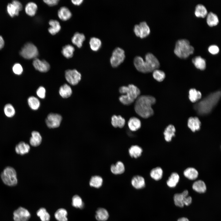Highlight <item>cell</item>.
Wrapping results in <instances>:
<instances>
[{"label": "cell", "mask_w": 221, "mask_h": 221, "mask_svg": "<svg viewBox=\"0 0 221 221\" xmlns=\"http://www.w3.org/2000/svg\"><path fill=\"white\" fill-rule=\"evenodd\" d=\"M221 92L218 91L211 93L195 104L194 108L199 114L204 115L210 113L219 102Z\"/></svg>", "instance_id": "6da1fadb"}, {"label": "cell", "mask_w": 221, "mask_h": 221, "mask_svg": "<svg viewBox=\"0 0 221 221\" xmlns=\"http://www.w3.org/2000/svg\"><path fill=\"white\" fill-rule=\"evenodd\" d=\"M145 60L140 56H136L134 64L136 69L139 72L147 73L153 72L160 66V63L157 57L152 53L148 52L145 56Z\"/></svg>", "instance_id": "7a4b0ae2"}, {"label": "cell", "mask_w": 221, "mask_h": 221, "mask_svg": "<svg viewBox=\"0 0 221 221\" xmlns=\"http://www.w3.org/2000/svg\"><path fill=\"white\" fill-rule=\"evenodd\" d=\"M155 98L151 96H139L136 99L134 105L136 112L143 118H148L154 114L152 106L155 103Z\"/></svg>", "instance_id": "3957f363"}, {"label": "cell", "mask_w": 221, "mask_h": 221, "mask_svg": "<svg viewBox=\"0 0 221 221\" xmlns=\"http://www.w3.org/2000/svg\"><path fill=\"white\" fill-rule=\"evenodd\" d=\"M119 92L123 95L119 98L120 101L124 105L131 104L139 96L140 91L136 86L130 84L128 86H123L119 89Z\"/></svg>", "instance_id": "277c9868"}, {"label": "cell", "mask_w": 221, "mask_h": 221, "mask_svg": "<svg viewBox=\"0 0 221 221\" xmlns=\"http://www.w3.org/2000/svg\"><path fill=\"white\" fill-rule=\"evenodd\" d=\"M194 48L186 39H180L176 42L174 52L179 57L186 58L193 53Z\"/></svg>", "instance_id": "5b68a950"}, {"label": "cell", "mask_w": 221, "mask_h": 221, "mask_svg": "<svg viewBox=\"0 0 221 221\" xmlns=\"http://www.w3.org/2000/svg\"><path fill=\"white\" fill-rule=\"evenodd\" d=\"M1 177L3 182L7 186H14L17 184L16 171L11 167H6L1 173Z\"/></svg>", "instance_id": "8992f818"}, {"label": "cell", "mask_w": 221, "mask_h": 221, "mask_svg": "<svg viewBox=\"0 0 221 221\" xmlns=\"http://www.w3.org/2000/svg\"><path fill=\"white\" fill-rule=\"evenodd\" d=\"M20 53L22 57L27 59H35L38 55L37 47L30 43L25 44L21 48Z\"/></svg>", "instance_id": "52a82bcc"}, {"label": "cell", "mask_w": 221, "mask_h": 221, "mask_svg": "<svg viewBox=\"0 0 221 221\" xmlns=\"http://www.w3.org/2000/svg\"><path fill=\"white\" fill-rule=\"evenodd\" d=\"M125 58V51L121 48L117 47L113 50L110 59L112 66L116 67L122 63Z\"/></svg>", "instance_id": "ba28073f"}, {"label": "cell", "mask_w": 221, "mask_h": 221, "mask_svg": "<svg viewBox=\"0 0 221 221\" xmlns=\"http://www.w3.org/2000/svg\"><path fill=\"white\" fill-rule=\"evenodd\" d=\"M188 192L185 190L182 193H177L174 195V201L175 205L178 207H183L184 205L188 206L192 202V198L188 196Z\"/></svg>", "instance_id": "9c48e42d"}, {"label": "cell", "mask_w": 221, "mask_h": 221, "mask_svg": "<svg viewBox=\"0 0 221 221\" xmlns=\"http://www.w3.org/2000/svg\"><path fill=\"white\" fill-rule=\"evenodd\" d=\"M133 30L135 34L141 38L146 37L150 33L149 27L145 21L135 25Z\"/></svg>", "instance_id": "30bf717a"}, {"label": "cell", "mask_w": 221, "mask_h": 221, "mask_svg": "<svg viewBox=\"0 0 221 221\" xmlns=\"http://www.w3.org/2000/svg\"><path fill=\"white\" fill-rule=\"evenodd\" d=\"M65 77L67 82L74 85L77 84L81 79L80 73L76 69L68 70L65 72Z\"/></svg>", "instance_id": "8fae6325"}, {"label": "cell", "mask_w": 221, "mask_h": 221, "mask_svg": "<svg viewBox=\"0 0 221 221\" xmlns=\"http://www.w3.org/2000/svg\"><path fill=\"white\" fill-rule=\"evenodd\" d=\"M14 221H28L31 217L29 211L26 209L20 207L13 213Z\"/></svg>", "instance_id": "7c38bea8"}, {"label": "cell", "mask_w": 221, "mask_h": 221, "mask_svg": "<svg viewBox=\"0 0 221 221\" xmlns=\"http://www.w3.org/2000/svg\"><path fill=\"white\" fill-rule=\"evenodd\" d=\"M61 116L57 114L51 113L47 116L45 122L47 126L50 128L58 127L62 120Z\"/></svg>", "instance_id": "4fadbf2b"}, {"label": "cell", "mask_w": 221, "mask_h": 221, "mask_svg": "<svg viewBox=\"0 0 221 221\" xmlns=\"http://www.w3.org/2000/svg\"><path fill=\"white\" fill-rule=\"evenodd\" d=\"M33 64L36 70L41 72H47L50 68L49 64L47 61L37 58L34 59L33 60Z\"/></svg>", "instance_id": "5bb4252c"}, {"label": "cell", "mask_w": 221, "mask_h": 221, "mask_svg": "<svg viewBox=\"0 0 221 221\" xmlns=\"http://www.w3.org/2000/svg\"><path fill=\"white\" fill-rule=\"evenodd\" d=\"M131 184L134 188L138 189L143 188L145 184L144 178L139 175L134 176L132 179Z\"/></svg>", "instance_id": "9a60e30c"}, {"label": "cell", "mask_w": 221, "mask_h": 221, "mask_svg": "<svg viewBox=\"0 0 221 221\" xmlns=\"http://www.w3.org/2000/svg\"><path fill=\"white\" fill-rule=\"evenodd\" d=\"M201 126V122L197 117H191L188 120V126L193 132L199 130Z\"/></svg>", "instance_id": "2e32d148"}, {"label": "cell", "mask_w": 221, "mask_h": 221, "mask_svg": "<svg viewBox=\"0 0 221 221\" xmlns=\"http://www.w3.org/2000/svg\"><path fill=\"white\" fill-rule=\"evenodd\" d=\"M30 147L29 144L23 142H21L15 147L16 153L21 155H23L29 153Z\"/></svg>", "instance_id": "e0dca14e"}, {"label": "cell", "mask_w": 221, "mask_h": 221, "mask_svg": "<svg viewBox=\"0 0 221 221\" xmlns=\"http://www.w3.org/2000/svg\"><path fill=\"white\" fill-rule=\"evenodd\" d=\"M128 125L130 130L135 131L140 128L141 123L140 120L138 118L135 117H132L129 120Z\"/></svg>", "instance_id": "ac0fdd59"}, {"label": "cell", "mask_w": 221, "mask_h": 221, "mask_svg": "<svg viewBox=\"0 0 221 221\" xmlns=\"http://www.w3.org/2000/svg\"><path fill=\"white\" fill-rule=\"evenodd\" d=\"M109 217L108 211L103 208H99L96 211L95 217L98 221H106Z\"/></svg>", "instance_id": "d6986e66"}, {"label": "cell", "mask_w": 221, "mask_h": 221, "mask_svg": "<svg viewBox=\"0 0 221 221\" xmlns=\"http://www.w3.org/2000/svg\"><path fill=\"white\" fill-rule=\"evenodd\" d=\"M58 15L59 17L62 20L65 21L69 19L72 16V13L69 10L67 7H61L58 10Z\"/></svg>", "instance_id": "ffe728a7"}, {"label": "cell", "mask_w": 221, "mask_h": 221, "mask_svg": "<svg viewBox=\"0 0 221 221\" xmlns=\"http://www.w3.org/2000/svg\"><path fill=\"white\" fill-rule=\"evenodd\" d=\"M111 172L115 175L121 174L124 173L125 168L123 163L121 161L117 162L115 164H112L110 166Z\"/></svg>", "instance_id": "44dd1931"}, {"label": "cell", "mask_w": 221, "mask_h": 221, "mask_svg": "<svg viewBox=\"0 0 221 221\" xmlns=\"http://www.w3.org/2000/svg\"><path fill=\"white\" fill-rule=\"evenodd\" d=\"M111 123L115 128H123L125 124V120L120 115H113L111 117Z\"/></svg>", "instance_id": "7402d4cb"}, {"label": "cell", "mask_w": 221, "mask_h": 221, "mask_svg": "<svg viewBox=\"0 0 221 221\" xmlns=\"http://www.w3.org/2000/svg\"><path fill=\"white\" fill-rule=\"evenodd\" d=\"M41 141L42 137L39 133L35 131H33L29 140L30 145L36 147L41 144Z\"/></svg>", "instance_id": "603a6c76"}, {"label": "cell", "mask_w": 221, "mask_h": 221, "mask_svg": "<svg viewBox=\"0 0 221 221\" xmlns=\"http://www.w3.org/2000/svg\"><path fill=\"white\" fill-rule=\"evenodd\" d=\"M85 39L84 35L78 32L76 33L72 38V43L78 48H81Z\"/></svg>", "instance_id": "cb8c5ba5"}, {"label": "cell", "mask_w": 221, "mask_h": 221, "mask_svg": "<svg viewBox=\"0 0 221 221\" xmlns=\"http://www.w3.org/2000/svg\"><path fill=\"white\" fill-rule=\"evenodd\" d=\"M175 128L174 126L169 125L167 126L164 132V138L167 142H170L172 138L175 136Z\"/></svg>", "instance_id": "d4e9b609"}, {"label": "cell", "mask_w": 221, "mask_h": 221, "mask_svg": "<svg viewBox=\"0 0 221 221\" xmlns=\"http://www.w3.org/2000/svg\"><path fill=\"white\" fill-rule=\"evenodd\" d=\"M50 25L48 29L49 32L52 35H54L59 32L61 29V26L59 22L54 20H51L49 21Z\"/></svg>", "instance_id": "484cf974"}, {"label": "cell", "mask_w": 221, "mask_h": 221, "mask_svg": "<svg viewBox=\"0 0 221 221\" xmlns=\"http://www.w3.org/2000/svg\"><path fill=\"white\" fill-rule=\"evenodd\" d=\"M128 152L131 157L137 158L141 156L143 150L141 147L138 145H133L129 149Z\"/></svg>", "instance_id": "4316f807"}, {"label": "cell", "mask_w": 221, "mask_h": 221, "mask_svg": "<svg viewBox=\"0 0 221 221\" xmlns=\"http://www.w3.org/2000/svg\"><path fill=\"white\" fill-rule=\"evenodd\" d=\"M192 61L197 68L201 70H204L206 68V61L201 56H196L192 59Z\"/></svg>", "instance_id": "83f0119b"}, {"label": "cell", "mask_w": 221, "mask_h": 221, "mask_svg": "<svg viewBox=\"0 0 221 221\" xmlns=\"http://www.w3.org/2000/svg\"><path fill=\"white\" fill-rule=\"evenodd\" d=\"M192 189L199 193H204L206 190V186L204 182L200 180L195 181L192 186Z\"/></svg>", "instance_id": "f1b7e54d"}, {"label": "cell", "mask_w": 221, "mask_h": 221, "mask_svg": "<svg viewBox=\"0 0 221 221\" xmlns=\"http://www.w3.org/2000/svg\"><path fill=\"white\" fill-rule=\"evenodd\" d=\"M184 176L190 180H194L196 179L198 176V171L195 168L192 167L186 169L184 172Z\"/></svg>", "instance_id": "f546056e"}, {"label": "cell", "mask_w": 221, "mask_h": 221, "mask_svg": "<svg viewBox=\"0 0 221 221\" xmlns=\"http://www.w3.org/2000/svg\"><path fill=\"white\" fill-rule=\"evenodd\" d=\"M67 215L68 212L65 209L60 208L58 209L55 212L54 216L58 221H68Z\"/></svg>", "instance_id": "4dcf8cb0"}, {"label": "cell", "mask_w": 221, "mask_h": 221, "mask_svg": "<svg viewBox=\"0 0 221 221\" xmlns=\"http://www.w3.org/2000/svg\"><path fill=\"white\" fill-rule=\"evenodd\" d=\"M59 93L60 95L63 98H67L71 95L72 91L69 85L65 84L60 87Z\"/></svg>", "instance_id": "1f68e13d"}, {"label": "cell", "mask_w": 221, "mask_h": 221, "mask_svg": "<svg viewBox=\"0 0 221 221\" xmlns=\"http://www.w3.org/2000/svg\"><path fill=\"white\" fill-rule=\"evenodd\" d=\"M163 171L160 167H157L152 169L150 172L151 177L155 180H158L162 177Z\"/></svg>", "instance_id": "d6a6232c"}, {"label": "cell", "mask_w": 221, "mask_h": 221, "mask_svg": "<svg viewBox=\"0 0 221 221\" xmlns=\"http://www.w3.org/2000/svg\"><path fill=\"white\" fill-rule=\"evenodd\" d=\"M180 177L179 175L176 173H172L167 181V184L169 187H175L179 182Z\"/></svg>", "instance_id": "836d02e7"}, {"label": "cell", "mask_w": 221, "mask_h": 221, "mask_svg": "<svg viewBox=\"0 0 221 221\" xmlns=\"http://www.w3.org/2000/svg\"><path fill=\"white\" fill-rule=\"evenodd\" d=\"M201 93L194 88L190 89L189 91V98L190 101L195 103L200 99L201 97Z\"/></svg>", "instance_id": "e575fe53"}, {"label": "cell", "mask_w": 221, "mask_h": 221, "mask_svg": "<svg viewBox=\"0 0 221 221\" xmlns=\"http://www.w3.org/2000/svg\"><path fill=\"white\" fill-rule=\"evenodd\" d=\"M103 183V178L99 176H92L89 181L90 185L96 188H100L102 186Z\"/></svg>", "instance_id": "d590c367"}, {"label": "cell", "mask_w": 221, "mask_h": 221, "mask_svg": "<svg viewBox=\"0 0 221 221\" xmlns=\"http://www.w3.org/2000/svg\"><path fill=\"white\" fill-rule=\"evenodd\" d=\"M74 50L75 48L72 45H67L63 47L61 52L65 57L69 58L73 56Z\"/></svg>", "instance_id": "8d00e7d4"}, {"label": "cell", "mask_w": 221, "mask_h": 221, "mask_svg": "<svg viewBox=\"0 0 221 221\" xmlns=\"http://www.w3.org/2000/svg\"><path fill=\"white\" fill-rule=\"evenodd\" d=\"M219 21L217 15L214 13L210 12L207 15V22L208 25L210 26L217 25Z\"/></svg>", "instance_id": "74e56055"}, {"label": "cell", "mask_w": 221, "mask_h": 221, "mask_svg": "<svg viewBox=\"0 0 221 221\" xmlns=\"http://www.w3.org/2000/svg\"><path fill=\"white\" fill-rule=\"evenodd\" d=\"M37 8V6L36 3L33 2H29L25 6V12L28 15L33 16L36 13Z\"/></svg>", "instance_id": "f35d334b"}, {"label": "cell", "mask_w": 221, "mask_h": 221, "mask_svg": "<svg viewBox=\"0 0 221 221\" xmlns=\"http://www.w3.org/2000/svg\"><path fill=\"white\" fill-rule=\"evenodd\" d=\"M207 11L206 7L203 4H197L195 8V14L197 17H204L207 15Z\"/></svg>", "instance_id": "ab89813d"}, {"label": "cell", "mask_w": 221, "mask_h": 221, "mask_svg": "<svg viewBox=\"0 0 221 221\" xmlns=\"http://www.w3.org/2000/svg\"><path fill=\"white\" fill-rule=\"evenodd\" d=\"M89 44L91 49L94 51H96L100 48L102 42L99 39L93 37L90 39Z\"/></svg>", "instance_id": "60d3db41"}, {"label": "cell", "mask_w": 221, "mask_h": 221, "mask_svg": "<svg viewBox=\"0 0 221 221\" xmlns=\"http://www.w3.org/2000/svg\"><path fill=\"white\" fill-rule=\"evenodd\" d=\"M27 101L29 107L33 110H36L40 107V102L37 98L34 96L29 97Z\"/></svg>", "instance_id": "b9f144b4"}, {"label": "cell", "mask_w": 221, "mask_h": 221, "mask_svg": "<svg viewBox=\"0 0 221 221\" xmlns=\"http://www.w3.org/2000/svg\"><path fill=\"white\" fill-rule=\"evenodd\" d=\"M37 215L40 217L41 221H49L50 215L45 208L44 207L40 208L37 212Z\"/></svg>", "instance_id": "7bdbcfd3"}, {"label": "cell", "mask_w": 221, "mask_h": 221, "mask_svg": "<svg viewBox=\"0 0 221 221\" xmlns=\"http://www.w3.org/2000/svg\"><path fill=\"white\" fill-rule=\"evenodd\" d=\"M72 205L74 207L80 209H83L84 204L81 198L78 195H74L72 199Z\"/></svg>", "instance_id": "ee69618b"}, {"label": "cell", "mask_w": 221, "mask_h": 221, "mask_svg": "<svg viewBox=\"0 0 221 221\" xmlns=\"http://www.w3.org/2000/svg\"><path fill=\"white\" fill-rule=\"evenodd\" d=\"M4 111L5 115L9 118L13 117L15 113V110L14 107L10 103L7 104L5 106Z\"/></svg>", "instance_id": "f6af8a7d"}, {"label": "cell", "mask_w": 221, "mask_h": 221, "mask_svg": "<svg viewBox=\"0 0 221 221\" xmlns=\"http://www.w3.org/2000/svg\"><path fill=\"white\" fill-rule=\"evenodd\" d=\"M8 13L9 15L13 17L14 16L19 14V10L18 8L12 3H9L7 7Z\"/></svg>", "instance_id": "bcb514c9"}, {"label": "cell", "mask_w": 221, "mask_h": 221, "mask_svg": "<svg viewBox=\"0 0 221 221\" xmlns=\"http://www.w3.org/2000/svg\"><path fill=\"white\" fill-rule=\"evenodd\" d=\"M153 76L154 78L159 82L162 81L165 77V74L164 72L156 69L153 72Z\"/></svg>", "instance_id": "7dc6e473"}, {"label": "cell", "mask_w": 221, "mask_h": 221, "mask_svg": "<svg viewBox=\"0 0 221 221\" xmlns=\"http://www.w3.org/2000/svg\"><path fill=\"white\" fill-rule=\"evenodd\" d=\"M12 70L15 74L18 75H21L23 71L22 67L19 63L15 64L13 67Z\"/></svg>", "instance_id": "c3c4849f"}, {"label": "cell", "mask_w": 221, "mask_h": 221, "mask_svg": "<svg viewBox=\"0 0 221 221\" xmlns=\"http://www.w3.org/2000/svg\"><path fill=\"white\" fill-rule=\"evenodd\" d=\"M46 90L42 86L40 87L37 90L36 94L37 96L41 99H44L45 96Z\"/></svg>", "instance_id": "681fc988"}, {"label": "cell", "mask_w": 221, "mask_h": 221, "mask_svg": "<svg viewBox=\"0 0 221 221\" xmlns=\"http://www.w3.org/2000/svg\"><path fill=\"white\" fill-rule=\"evenodd\" d=\"M209 52L212 54L217 53L219 51V47L216 45H213L210 46L208 48Z\"/></svg>", "instance_id": "f907efd6"}, {"label": "cell", "mask_w": 221, "mask_h": 221, "mask_svg": "<svg viewBox=\"0 0 221 221\" xmlns=\"http://www.w3.org/2000/svg\"><path fill=\"white\" fill-rule=\"evenodd\" d=\"M43 1L47 4L50 6L57 5L59 2L58 0H45Z\"/></svg>", "instance_id": "816d5d0a"}, {"label": "cell", "mask_w": 221, "mask_h": 221, "mask_svg": "<svg viewBox=\"0 0 221 221\" xmlns=\"http://www.w3.org/2000/svg\"><path fill=\"white\" fill-rule=\"evenodd\" d=\"M16 6L19 11L21 10L22 9V6L21 3L17 0H14L11 3Z\"/></svg>", "instance_id": "f5cc1de1"}, {"label": "cell", "mask_w": 221, "mask_h": 221, "mask_svg": "<svg viewBox=\"0 0 221 221\" xmlns=\"http://www.w3.org/2000/svg\"><path fill=\"white\" fill-rule=\"evenodd\" d=\"M83 0H72V2L75 5H79L83 2Z\"/></svg>", "instance_id": "db71d44e"}, {"label": "cell", "mask_w": 221, "mask_h": 221, "mask_svg": "<svg viewBox=\"0 0 221 221\" xmlns=\"http://www.w3.org/2000/svg\"><path fill=\"white\" fill-rule=\"evenodd\" d=\"M4 45V41L2 37L0 36V50L2 49Z\"/></svg>", "instance_id": "11a10c76"}, {"label": "cell", "mask_w": 221, "mask_h": 221, "mask_svg": "<svg viewBox=\"0 0 221 221\" xmlns=\"http://www.w3.org/2000/svg\"><path fill=\"white\" fill-rule=\"evenodd\" d=\"M177 221H189V220L186 218L182 217L178 219Z\"/></svg>", "instance_id": "9f6ffc18"}]
</instances>
